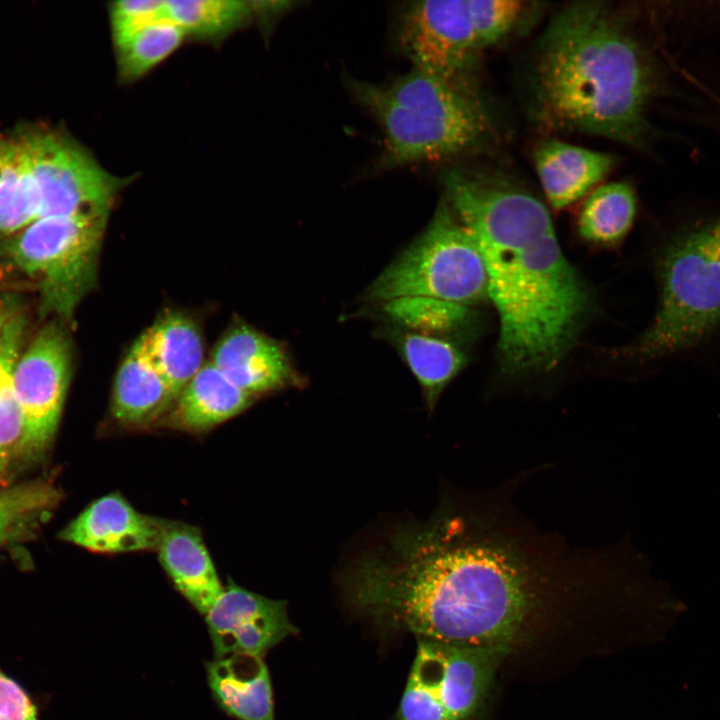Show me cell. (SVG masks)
Masks as SVG:
<instances>
[{
	"label": "cell",
	"instance_id": "33",
	"mask_svg": "<svg viewBox=\"0 0 720 720\" xmlns=\"http://www.w3.org/2000/svg\"><path fill=\"white\" fill-rule=\"evenodd\" d=\"M10 462L0 454V475L7 469Z\"/></svg>",
	"mask_w": 720,
	"mask_h": 720
},
{
	"label": "cell",
	"instance_id": "17",
	"mask_svg": "<svg viewBox=\"0 0 720 720\" xmlns=\"http://www.w3.org/2000/svg\"><path fill=\"white\" fill-rule=\"evenodd\" d=\"M219 708L236 720H275L271 678L263 657L234 654L206 663Z\"/></svg>",
	"mask_w": 720,
	"mask_h": 720
},
{
	"label": "cell",
	"instance_id": "30",
	"mask_svg": "<svg viewBox=\"0 0 720 720\" xmlns=\"http://www.w3.org/2000/svg\"><path fill=\"white\" fill-rule=\"evenodd\" d=\"M167 17L165 1L124 0L111 3L109 19L114 45Z\"/></svg>",
	"mask_w": 720,
	"mask_h": 720
},
{
	"label": "cell",
	"instance_id": "4",
	"mask_svg": "<svg viewBox=\"0 0 720 720\" xmlns=\"http://www.w3.org/2000/svg\"><path fill=\"white\" fill-rule=\"evenodd\" d=\"M345 83L383 131L381 170L450 160L482 149L494 136L492 119L473 83L415 68L384 85L351 76Z\"/></svg>",
	"mask_w": 720,
	"mask_h": 720
},
{
	"label": "cell",
	"instance_id": "23",
	"mask_svg": "<svg viewBox=\"0 0 720 720\" xmlns=\"http://www.w3.org/2000/svg\"><path fill=\"white\" fill-rule=\"evenodd\" d=\"M637 198L633 187L625 182H611L595 188L583 202L578 218L579 235L598 245L621 241L635 219Z\"/></svg>",
	"mask_w": 720,
	"mask_h": 720
},
{
	"label": "cell",
	"instance_id": "19",
	"mask_svg": "<svg viewBox=\"0 0 720 720\" xmlns=\"http://www.w3.org/2000/svg\"><path fill=\"white\" fill-rule=\"evenodd\" d=\"M175 400L138 338L123 359L115 378L113 417L127 427H144L164 418Z\"/></svg>",
	"mask_w": 720,
	"mask_h": 720
},
{
	"label": "cell",
	"instance_id": "1",
	"mask_svg": "<svg viewBox=\"0 0 720 720\" xmlns=\"http://www.w3.org/2000/svg\"><path fill=\"white\" fill-rule=\"evenodd\" d=\"M570 569L565 540L538 528L500 485L399 532L353 568L345 592L383 629L488 648L563 590Z\"/></svg>",
	"mask_w": 720,
	"mask_h": 720
},
{
	"label": "cell",
	"instance_id": "3",
	"mask_svg": "<svg viewBox=\"0 0 720 720\" xmlns=\"http://www.w3.org/2000/svg\"><path fill=\"white\" fill-rule=\"evenodd\" d=\"M658 85L647 47L628 16L608 2L562 8L540 41L537 102L555 128L641 148L653 131L648 108Z\"/></svg>",
	"mask_w": 720,
	"mask_h": 720
},
{
	"label": "cell",
	"instance_id": "29",
	"mask_svg": "<svg viewBox=\"0 0 720 720\" xmlns=\"http://www.w3.org/2000/svg\"><path fill=\"white\" fill-rule=\"evenodd\" d=\"M468 6L479 50L510 33L526 10L519 0H468Z\"/></svg>",
	"mask_w": 720,
	"mask_h": 720
},
{
	"label": "cell",
	"instance_id": "15",
	"mask_svg": "<svg viewBox=\"0 0 720 720\" xmlns=\"http://www.w3.org/2000/svg\"><path fill=\"white\" fill-rule=\"evenodd\" d=\"M534 163L548 203L561 210L592 192L615 160L607 153L550 139L536 147Z\"/></svg>",
	"mask_w": 720,
	"mask_h": 720
},
{
	"label": "cell",
	"instance_id": "22",
	"mask_svg": "<svg viewBox=\"0 0 720 720\" xmlns=\"http://www.w3.org/2000/svg\"><path fill=\"white\" fill-rule=\"evenodd\" d=\"M396 344L422 389L428 409L433 410L444 388L462 369L465 355L449 340L408 330L396 335Z\"/></svg>",
	"mask_w": 720,
	"mask_h": 720
},
{
	"label": "cell",
	"instance_id": "28",
	"mask_svg": "<svg viewBox=\"0 0 720 720\" xmlns=\"http://www.w3.org/2000/svg\"><path fill=\"white\" fill-rule=\"evenodd\" d=\"M382 304L389 320L408 331L438 336L463 328L470 319L467 306L426 296L398 297Z\"/></svg>",
	"mask_w": 720,
	"mask_h": 720
},
{
	"label": "cell",
	"instance_id": "13",
	"mask_svg": "<svg viewBox=\"0 0 720 720\" xmlns=\"http://www.w3.org/2000/svg\"><path fill=\"white\" fill-rule=\"evenodd\" d=\"M211 362L237 387L254 397L304 384L285 347L244 324L233 327L220 339Z\"/></svg>",
	"mask_w": 720,
	"mask_h": 720
},
{
	"label": "cell",
	"instance_id": "14",
	"mask_svg": "<svg viewBox=\"0 0 720 720\" xmlns=\"http://www.w3.org/2000/svg\"><path fill=\"white\" fill-rule=\"evenodd\" d=\"M166 523L140 513L123 496L111 493L92 502L60 536L96 553L156 550Z\"/></svg>",
	"mask_w": 720,
	"mask_h": 720
},
{
	"label": "cell",
	"instance_id": "10",
	"mask_svg": "<svg viewBox=\"0 0 720 720\" xmlns=\"http://www.w3.org/2000/svg\"><path fill=\"white\" fill-rule=\"evenodd\" d=\"M398 42L413 68L457 82L473 83L480 51L468 0L410 2L398 24Z\"/></svg>",
	"mask_w": 720,
	"mask_h": 720
},
{
	"label": "cell",
	"instance_id": "7",
	"mask_svg": "<svg viewBox=\"0 0 720 720\" xmlns=\"http://www.w3.org/2000/svg\"><path fill=\"white\" fill-rule=\"evenodd\" d=\"M404 296L433 297L463 306L487 295L478 247L442 201L431 223L371 284L366 298L383 303Z\"/></svg>",
	"mask_w": 720,
	"mask_h": 720
},
{
	"label": "cell",
	"instance_id": "12",
	"mask_svg": "<svg viewBox=\"0 0 720 720\" xmlns=\"http://www.w3.org/2000/svg\"><path fill=\"white\" fill-rule=\"evenodd\" d=\"M287 602L249 591L229 580L204 615L215 658L234 654L263 657L298 629L290 621Z\"/></svg>",
	"mask_w": 720,
	"mask_h": 720
},
{
	"label": "cell",
	"instance_id": "8",
	"mask_svg": "<svg viewBox=\"0 0 720 720\" xmlns=\"http://www.w3.org/2000/svg\"><path fill=\"white\" fill-rule=\"evenodd\" d=\"M16 133L26 162L37 219L110 212L127 179L106 171L85 148L64 133L49 128H29Z\"/></svg>",
	"mask_w": 720,
	"mask_h": 720
},
{
	"label": "cell",
	"instance_id": "24",
	"mask_svg": "<svg viewBox=\"0 0 720 720\" xmlns=\"http://www.w3.org/2000/svg\"><path fill=\"white\" fill-rule=\"evenodd\" d=\"M37 219L17 133L0 135V236L10 237Z\"/></svg>",
	"mask_w": 720,
	"mask_h": 720
},
{
	"label": "cell",
	"instance_id": "2",
	"mask_svg": "<svg viewBox=\"0 0 720 720\" xmlns=\"http://www.w3.org/2000/svg\"><path fill=\"white\" fill-rule=\"evenodd\" d=\"M443 185L484 263L502 367L512 374L553 369L575 344L591 302L547 208L496 174L455 169Z\"/></svg>",
	"mask_w": 720,
	"mask_h": 720
},
{
	"label": "cell",
	"instance_id": "21",
	"mask_svg": "<svg viewBox=\"0 0 720 720\" xmlns=\"http://www.w3.org/2000/svg\"><path fill=\"white\" fill-rule=\"evenodd\" d=\"M24 330L25 319L16 313L0 335V454L9 462L38 453L14 386Z\"/></svg>",
	"mask_w": 720,
	"mask_h": 720
},
{
	"label": "cell",
	"instance_id": "32",
	"mask_svg": "<svg viewBox=\"0 0 720 720\" xmlns=\"http://www.w3.org/2000/svg\"><path fill=\"white\" fill-rule=\"evenodd\" d=\"M16 304L10 299L0 301V335L7 322L16 314Z\"/></svg>",
	"mask_w": 720,
	"mask_h": 720
},
{
	"label": "cell",
	"instance_id": "25",
	"mask_svg": "<svg viewBox=\"0 0 720 720\" xmlns=\"http://www.w3.org/2000/svg\"><path fill=\"white\" fill-rule=\"evenodd\" d=\"M167 17L187 36L220 40L247 24L254 16L250 1L168 0Z\"/></svg>",
	"mask_w": 720,
	"mask_h": 720
},
{
	"label": "cell",
	"instance_id": "31",
	"mask_svg": "<svg viewBox=\"0 0 720 720\" xmlns=\"http://www.w3.org/2000/svg\"><path fill=\"white\" fill-rule=\"evenodd\" d=\"M0 720H39L27 693L0 671Z\"/></svg>",
	"mask_w": 720,
	"mask_h": 720
},
{
	"label": "cell",
	"instance_id": "9",
	"mask_svg": "<svg viewBox=\"0 0 720 720\" xmlns=\"http://www.w3.org/2000/svg\"><path fill=\"white\" fill-rule=\"evenodd\" d=\"M486 649L418 639L397 720H470L487 688Z\"/></svg>",
	"mask_w": 720,
	"mask_h": 720
},
{
	"label": "cell",
	"instance_id": "18",
	"mask_svg": "<svg viewBox=\"0 0 720 720\" xmlns=\"http://www.w3.org/2000/svg\"><path fill=\"white\" fill-rule=\"evenodd\" d=\"M254 399L210 361L182 390L163 423L189 432L205 431L241 413Z\"/></svg>",
	"mask_w": 720,
	"mask_h": 720
},
{
	"label": "cell",
	"instance_id": "27",
	"mask_svg": "<svg viewBox=\"0 0 720 720\" xmlns=\"http://www.w3.org/2000/svg\"><path fill=\"white\" fill-rule=\"evenodd\" d=\"M183 30L165 17L115 46L120 80L132 82L146 75L183 42Z\"/></svg>",
	"mask_w": 720,
	"mask_h": 720
},
{
	"label": "cell",
	"instance_id": "26",
	"mask_svg": "<svg viewBox=\"0 0 720 720\" xmlns=\"http://www.w3.org/2000/svg\"><path fill=\"white\" fill-rule=\"evenodd\" d=\"M60 495L37 480L0 491V548L30 536L47 520Z\"/></svg>",
	"mask_w": 720,
	"mask_h": 720
},
{
	"label": "cell",
	"instance_id": "11",
	"mask_svg": "<svg viewBox=\"0 0 720 720\" xmlns=\"http://www.w3.org/2000/svg\"><path fill=\"white\" fill-rule=\"evenodd\" d=\"M70 372V343L54 323L40 330L16 363L14 386L38 453L57 430Z\"/></svg>",
	"mask_w": 720,
	"mask_h": 720
},
{
	"label": "cell",
	"instance_id": "6",
	"mask_svg": "<svg viewBox=\"0 0 720 720\" xmlns=\"http://www.w3.org/2000/svg\"><path fill=\"white\" fill-rule=\"evenodd\" d=\"M108 215L40 218L8 237L5 254L37 280L43 315L70 320L94 287Z\"/></svg>",
	"mask_w": 720,
	"mask_h": 720
},
{
	"label": "cell",
	"instance_id": "5",
	"mask_svg": "<svg viewBox=\"0 0 720 720\" xmlns=\"http://www.w3.org/2000/svg\"><path fill=\"white\" fill-rule=\"evenodd\" d=\"M658 272L657 313L623 353L641 360L693 346L720 324V218L672 241L660 258Z\"/></svg>",
	"mask_w": 720,
	"mask_h": 720
},
{
	"label": "cell",
	"instance_id": "16",
	"mask_svg": "<svg viewBox=\"0 0 720 720\" xmlns=\"http://www.w3.org/2000/svg\"><path fill=\"white\" fill-rule=\"evenodd\" d=\"M159 561L181 595L205 615L224 590L198 529L167 521L157 547Z\"/></svg>",
	"mask_w": 720,
	"mask_h": 720
},
{
	"label": "cell",
	"instance_id": "20",
	"mask_svg": "<svg viewBox=\"0 0 720 720\" xmlns=\"http://www.w3.org/2000/svg\"><path fill=\"white\" fill-rule=\"evenodd\" d=\"M148 359L175 399L203 366V341L196 323L168 312L139 337Z\"/></svg>",
	"mask_w": 720,
	"mask_h": 720
}]
</instances>
